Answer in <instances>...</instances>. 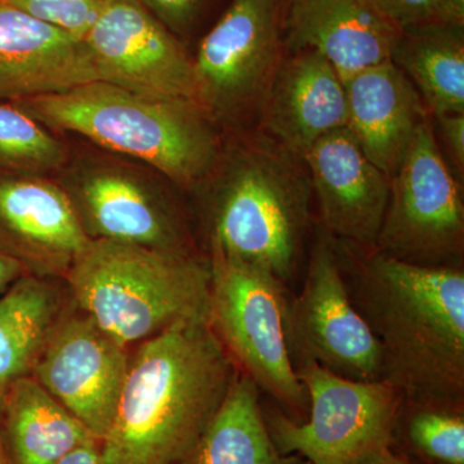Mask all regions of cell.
Returning <instances> with one entry per match:
<instances>
[{"label": "cell", "instance_id": "7402d4cb", "mask_svg": "<svg viewBox=\"0 0 464 464\" xmlns=\"http://www.w3.org/2000/svg\"><path fill=\"white\" fill-rule=\"evenodd\" d=\"M275 447L261 404V391L237 371L203 438L181 464H299Z\"/></svg>", "mask_w": 464, "mask_h": 464}, {"label": "cell", "instance_id": "1f68e13d", "mask_svg": "<svg viewBox=\"0 0 464 464\" xmlns=\"http://www.w3.org/2000/svg\"><path fill=\"white\" fill-rule=\"evenodd\" d=\"M353 464H409L404 457L393 451L390 447L377 449L365 454Z\"/></svg>", "mask_w": 464, "mask_h": 464}, {"label": "cell", "instance_id": "d6986e66", "mask_svg": "<svg viewBox=\"0 0 464 464\" xmlns=\"http://www.w3.org/2000/svg\"><path fill=\"white\" fill-rule=\"evenodd\" d=\"M79 197L101 239L151 248L188 250L173 218L130 174L97 169L84 177Z\"/></svg>", "mask_w": 464, "mask_h": 464}, {"label": "cell", "instance_id": "f546056e", "mask_svg": "<svg viewBox=\"0 0 464 464\" xmlns=\"http://www.w3.org/2000/svg\"><path fill=\"white\" fill-rule=\"evenodd\" d=\"M54 464H105L101 441L90 442L70 451Z\"/></svg>", "mask_w": 464, "mask_h": 464}, {"label": "cell", "instance_id": "30bf717a", "mask_svg": "<svg viewBox=\"0 0 464 464\" xmlns=\"http://www.w3.org/2000/svg\"><path fill=\"white\" fill-rule=\"evenodd\" d=\"M293 362L310 360L350 380L382 381V348L351 299L335 240L320 228L304 286L288 298Z\"/></svg>", "mask_w": 464, "mask_h": 464}, {"label": "cell", "instance_id": "3957f363", "mask_svg": "<svg viewBox=\"0 0 464 464\" xmlns=\"http://www.w3.org/2000/svg\"><path fill=\"white\" fill-rule=\"evenodd\" d=\"M210 203V255L262 266L284 284L301 261L313 188L302 158L256 130L222 150Z\"/></svg>", "mask_w": 464, "mask_h": 464}, {"label": "cell", "instance_id": "5b68a950", "mask_svg": "<svg viewBox=\"0 0 464 464\" xmlns=\"http://www.w3.org/2000/svg\"><path fill=\"white\" fill-rule=\"evenodd\" d=\"M69 284L85 315L124 347L179 322L209 319V259L91 239L72 258Z\"/></svg>", "mask_w": 464, "mask_h": 464}, {"label": "cell", "instance_id": "8992f818", "mask_svg": "<svg viewBox=\"0 0 464 464\" xmlns=\"http://www.w3.org/2000/svg\"><path fill=\"white\" fill-rule=\"evenodd\" d=\"M209 324L237 369L293 422L308 414L286 334V284L262 266L210 255Z\"/></svg>", "mask_w": 464, "mask_h": 464}, {"label": "cell", "instance_id": "cb8c5ba5", "mask_svg": "<svg viewBox=\"0 0 464 464\" xmlns=\"http://www.w3.org/2000/svg\"><path fill=\"white\" fill-rule=\"evenodd\" d=\"M391 449L426 464H464V404L402 400Z\"/></svg>", "mask_w": 464, "mask_h": 464}, {"label": "cell", "instance_id": "d4e9b609", "mask_svg": "<svg viewBox=\"0 0 464 464\" xmlns=\"http://www.w3.org/2000/svg\"><path fill=\"white\" fill-rule=\"evenodd\" d=\"M66 150L38 119L21 106L0 101V168L42 173L63 166Z\"/></svg>", "mask_w": 464, "mask_h": 464}, {"label": "cell", "instance_id": "9a60e30c", "mask_svg": "<svg viewBox=\"0 0 464 464\" xmlns=\"http://www.w3.org/2000/svg\"><path fill=\"white\" fill-rule=\"evenodd\" d=\"M399 29L373 0H286V52L322 54L346 83L351 76L389 61Z\"/></svg>", "mask_w": 464, "mask_h": 464}, {"label": "cell", "instance_id": "484cf974", "mask_svg": "<svg viewBox=\"0 0 464 464\" xmlns=\"http://www.w3.org/2000/svg\"><path fill=\"white\" fill-rule=\"evenodd\" d=\"M83 41L105 0H2Z\"/></svg>", "mask_w": 464, "mask_h": 464}, {"label": "cell", "instance_id": "2e32d148", "mask_svg": "<svg viewBox=\"0 0 464 464\" xmlns=\"http://www.w3.org/2000/svg\"><path fill=\"white\" fill-rule=\"evenodd\" d=\"M347 92L314 51L286 52L259 112L257 130L304 158L322 137L347 127Z\"/></svg>", "mask_w": 464, "mask_h": 464}, {"label": "cell", "instance_id": "ffe728a7", "mask_svg": "<svg viewBox=\"0 0 464 464\" xmlns=\"http://www.w3.org/2000/svg\"><path fill=\"white\" fill-rule=\"evenodd\" d=\"M390 60L417 88L430 115L464 112V23L401 30Z\"/></svg>", "mask_w": 464, "mask_h": 464}, {"label": "cell", "instance_id": "9c48e42d", "mask_svg": "<svg viewBox=\"0 0 464 464\" xmlns=\"http://www.w3.org/2000/svg\"><path fill=\"white\" fill-rule=\"evenodd\" d=\"M374 250L408 264L462 266V188L440 149L432 116L391 177L389 204Z\"/></svg>", "mask_w": 464, "mask_h": 464}, {"label": "cell", "instance_id": "f1b7e54d", "mask_svg": "<svg viewBox=\"0 0 464 464\" xmlns=\"http://www.w3.org/2000/svg\"><path fill=\"white\" fill-rule=\"evenodd\" d=\"M436 139L441 142L440 149L453 163L457 177L464 173V112H451L432 116Z\"/></svg>", "mask_w": 464, "mask_h": 464}, {"label": "cell", "instance_id": "603a6c76", "mask_svg": "<svg viewBox=\"0 0 464 464\" xmlns=\"http://www.w3.org/2000/svg\"><path fill=\"white\" fill-rule=\"evenodd\" d=\"M60 299L50 283L20 277L0 297V390L33 372L57 325Z\"/></svg>", "mask_w": 464, "mask_h": 464}, {"label": "cell", "instance_id": "d6a6232c", "mask_svg": "<svg viewBox=\"0 0 464 464\" xmlns=\"http://www.w3.org/2000/svg\"><path fill=\"white\" fill-rule=\"evenodd\" d=\"M449 14L458 23H464V0H445Z\"/></svg>", "mask_w": 464, "mask_h": 464}, {"label": "cell", "instance_id": "4dcf8cb0", "mask_svg": "<svg viewBox=\"0 0 464 464\" xmlns=\"http://www.w3.org/2000/svg\"><path fill=\"white\" fill-rule=\"evenodd\" d=\"M24 273V264L16 256L0 250V292L16 283Z\"/></svg>", "mask_w": 464, "mask_h": 464}, {"label": "cell", "instance_id": "4fadbf2b", "mask_svg": "<svg viewBox=\"0 0 464 464\" xmlns=\"http://www.w3.org/2000/svg\"><path fill=\"white\" fill-rule=\"evenodd\" d=\"M302 160L323 230L335 240L373 250L389 204L390 177L369 160L347 127L322 137Z\"/></svg>", "mask_w": 464, "mask_h": 464}, {"label": "cell", "instance_id": "52a82bcc", "mask_svg": "<svg viewBox=\"0 0 464 464\" xmlns=\"http://www.w3.org/2000/svg\"><path fill=\"white\" fill-rule=\"evenodd\" d=\"M308 398V414L293 422L283 411L266 414L275 447L313 464H353L392 444L401 391L383 381L350 380L310 360L295 362Z\"/></svg>", "mask_w": 464, "mask_h": 464}, {"label": "cell", "instance_id": "6da1fadb", "mask_svg": "<svg viewBox=\"0 0 464 464\" xmlns=\"http://www.w3.org/2000/svg\"><path fill=\"white\" fill-rule=\"evenodd\" d=\"M335 246L351 299L380 342L382 381L408 401L464 404L462 266L413 265Z\"/></svg>", "mask_w": 464, "mask_h": 464}, {"label": "cell", "instance_id": "7c38bea8", "mask_svg": "<svg viewBox=\"0 0 464 464\" xmlns=\"http://www.w3.org/2000/svg\"><path fill=\"white\" fill-rule=\"evenodd\" d=\"M130 362L127 347L87 315L76 316L57 324L33 373L102 441L114 422Z\"/></svg>", "mask_w": 464, "mask_h": 464}, {"label": "cell", "instance_id": "e575fe53", "mask_svg": "<svg viewBox=\"0 0 464 464\" xmlns=\"http://www.w3.org/2000/svg\"><path fill=\"white\" fill-rule=\"evenodd\" d=\"M400 456H401V454H400ZM404 457V456H402ZM406 460H408V463L409 464H426V463H422V462H418V460H414V459H411V458H406L404 457Z\"/></svg>", "mask_w": 464, "mask_h": 464}, {"label": "cell", "instance_id": "83f0119b", "mask_svg": "<svg viewBox=\"0 0 464 464\" xmlns=\"http://www.w3.org/2000/svg\"><path fill=\"white\" fill-rule=\"evenodd\" d=\"M207 0H145V7L174 35L190 33L198 23Z\"/></svg>", "mask_w": 464, "mask_h": 464}, {"label": "cell", "instance_id": "836d02e7", "mask_svg": "<svg viewBox=\"0 0 464 464\" xmlns=\"http://www.w3.org/2000/svg\"><path fill=\"white\" fill-rule=\"evenodd\" d=\"M5 389L0 390V415H2L3 405H5ZM0 464H11L5 453V445H3L2 432H0Z\"/></svg>", "mask_w": 464, "mask_h": 464}, {"label": "cell", "instance_id": "e0dca14e", "mask_svg": "<svg viewBox=\"0 0 464 464\" xmlns=\"http://www.w3.org/2000/svg\"><path fill=\"white\" fill-rule=\"evenodd\" d=\"M344 87L348 130L369 160L391 179L415 134L431 118L422 97L391 60L351 76Z\"/></svg>", "mask_w": 464, "mask_h": 464}, {"label": "cell", "instance_id": "7a4b0ae2", "mask_svg": "<svg viewBox=\"0 0 464 464\" xmlns=\"http://www.w3.org/2000/svg\"><path fill=\"white\" fill-rule=\"evenodd\" d=\"M237 369L210 326L194 319L141 342L114 422L101 441L105 464H181L227 395Z\"/></svg>", "mask_w": 464, "mask_h": 464}, {"label": "cell", "instance_id": "d590c367", "mask_svg": "<svg viewBox=\"0 0 464 464\" xmlns=\"http://www.w3.org/2000/svg\"><path fill=\"white\" fill-rule=\"evenodd\" d=\"M299 464H313V463L308 462V460H304H304H302V462H301V463H299Z\"/></svg>", "mask_w": 464, "mask_h": 464}, {"label": "cell", "instance_id": "ac0fdd59", "mask_svg": "<svg viewBox=\"0 0 464 464\" xmlns=\"http://www.w3.org/2000/svg\"><path fill=\"white\" fill-rule=\"evenodd\" d=\"M0 432L11 464H54L82 445L101 441L29 375L5 389Z\"/></svg>", "mask_w": 464, "mask_h": 464}, {"label": "cell", "instance_id": "44dd1931", "mask_svg": "<svg viewBox=\"0 0 464 464\" xmlns=\"http://www.w3.org/2000/svg\"><path fill=\"white\" fill-rule=\"evenodd\" d=\"M0 222L33 248L74 257L90 243L69 197L32 177L0 179Z\"/></svg>", "mask_w": 464, "mask_h": 464}, {"label": "cell", "instance_id": "4316f807", "mask_svg": "<svg viewBox=\"0 0 464 464\" xmlns=\"http://www.w3.org/2000/svg\"><path fill=\"white\" fill-rule=\"evenodd\" d=\"M373 2L400 30L436 23V21H456L449 14L445 0H373Z\"/></svg>", "mask_w": 464, "mask_h": 464}, {"label": "cell", "instance_id": "277c9868", "mask_svg": "<svg viewBox=\"0 0 464 464\" xmlns=\"http://www.w3.org/2000/svg\"><path fill=\"white\" fill-rule=\"evenodd\" d=\"M18 102L42 124L139 159L182 188L203 185L224 150L216 124L194 100L155 99L92 82Z\"/></svg>", "mask_w": 464, "mask_h": 464}, {"label": "cell", "instance_id": "5bb4252c", "mask_svg": "<svg viewBox=\"0 0 464 464\" xmlns=\"http://www.w3.org/2000/svg\"><path fill=\"white\" fill-rule=\"evenodd\" d=\"M100 82L82 39L0 0V101L50 96Z\"/></svg>", "mask_w": 464, "mask_h": 464}, {"label": "cell", "instance_id": "8d00e7d4", "mask_svg": "<svg viewBox=\"0 0 464 464\" xmlns=\"http://www.w3.org/2000/svg\"><path fill=\"white\" fill-rule=\"evenodd\" d=\"M139 2H141L143 5V2H145V0H139Z\"/></svg>", "mask_w": 464, "mask_h": 464}, {"label": "cell", "instance_id": "ba28073f", "mask_svg": "<svg viewBox=\"0 0 464 464\" xmlns=\"http://www.w3.org/2000/svg\"><path fill=\"white\" fill-rule=\"evenodd\" d=\"M286 0H232L194 61L195 102L215 124L239 125L259 112L285 57Z\"/></svg>", "mask_w": 464, "mask_h": 464}, {"label": "cell", "instance_id": "8fae6325", "mask_svg": "<svg viewBox=\"0 0 464 464\" xmlns=\"http://www.w3.org/2000/svg\"><path fill=\"white\" fill-rule=\"evenodd\" d=\"M83 42L100 82L155 99L195 101L194 61L139 0H105Z\"/></svg>", "mask_w": 464, "mask_h": 464}]
</instances>
